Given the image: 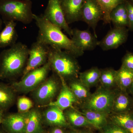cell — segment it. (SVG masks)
Listing matches in <instances>:
<instances>
[{
    "mask_svg": "<svg viewBox=\"0 0 133 133\" xmlns=\"http://www.w3.org/2000/svg\"><path fill=\"white\" fill-rule=\"evenodd\" d=\"M33 19L38 27L37 41L52 48L64 50L76 57L81 56L84 51L76 47L62 29L48 21L43 15L33 14Z\"/></svg>",
    "mask_w": 133,
    "mask_h": 133,
    "instance_id": "6da1fadb",
    "label": "cell"
},
{
    "mask_svg": "<svg viewBox=\"0 0 133 133\" xmlns=\"http://www.w3.org/2000/svg\"><path fill=\"white\" fill-rule=\"evenodd\" d=\"M29 48L17 42L0 53V79L12 82L22 76L29 56Z\"/></svg>",
    "mask_w": 133,
    "mask_h": 133,
    "instance_id": "7a4b0ae2",
    "label": "cell"
},
{
    "mask_svg": "<svg viewBox=\"0 0 133 133\" xmlns=\"http://www.w3.org/2000/svg\"><path fill=\"white\" fill-rule=\"evenodd\" d=\"M76 58L65 51L49 46L48 63L51 70L65 81L78 77L80 66Z\"/></svg>",
    "mask_w": 133,
    "mask_h": 133,
    "instance_id": "3957f363",
    "label": "cell"
},
{
    "mask_svg": "<svg viewBox=\"0 0 133 133\" xmlns=\"http://www.w3.org/2000/svg\"><path fill=\"white\" fill-rule=\"evenodd\" d=\"M32 3L26 0H0V15L3 22L13 21L24 24L33 21Z\"/></svg>",
    "mask_w": 133,
    "mask_h": 133,
    "instance_id": "277c9868",
    "label": "cell"
},
{
    "mask_svg": "<svg viewBox=\"0 0 133 133\" xmlns=\"http://www.w3.org/2000/svg\"><path fill=\"white\" fill-rule=\"evenodd\" d=\"M62 86L60 78L53 73L30 92L31 99L37 107H45L59 94Z\"/></svg>",
    "mask_w": 133,
    "mask_h": 133,
    "instance_id": "5b68a950",
    "label": "cell"
},
{
    "mask_svg": "<svg viewBox=\"0 0 133 133\" xmlns=\"http://www.w3.org/2000/svg\"><path fill=\"white\" fill-rule=\"evenodd\" d=\"M50 71L48 62L43 66L29 72L19 81H12L10 85L17 93H30L45 81Z\"/></svg>",
    "mask_w": 133,
    "mask_h": 133,
    "instance_id": "8992f818",
    "label": "cell"
},
{
    "mask_svg": "<svg viewBox=\"0 0 133 133\" xmlns=\"http://www.w3.org/2000/svg\"><path fill=\"white\" fill-rule=\"evenodd\" d=\"M116 94L107 88H100L86 100L84 108L108 114L112 110Z\"/></svg>",
    "mask_w": 133,
    "mask_h": 133,
    "instance_id": "52a82bcc",
    "label": "cell"
},
{
    "mask_svg": "<svg viewBox=\"0 0 133 133\" xmlns=\"http://www.w3.org/2000/svg\"><path fill=\"white\" fill-rule=\"evenodd\" d=\"M49 51L48 45L37 41L33 43L29 48L28 58L22 76L47 63Z\"/></svg>",
    "mask_w": 133,
    "mask_h": 133,
    "instance_id": "ba28073f",
    "label": "cell"
},
{
    "mask_svg": "<svg viewBox=\"0 0 133 133\" xmlns=\"http://www.w3.org/2000/svg\"><path fill=\"white\" fill-rule=\"evenodd\" d=\"M50 22L63 30L71 37L72 29L67 23L59 0H49V2L43 15Z\"/></svg>",
    "mask_w": 133,
    "mask_h": 133,
    "instance_id": "9c48e42d",
    "label": "cell"
},
{
    "mask_svg": "<svg viewBox=\"0 0 133 133\" xmlns=\"http://www.w3.org/2000/svg\"><path fill=\"white\" fill-rule=\"evenodd\" d=\"M29 114L25 112L6 113L1 126L6 133H26Z\"/></svg>",
    "mask_w": 133,
    "mask_h": 133,
    "instance_id": "30bf717a",
    "label": "cell"
},
{
    "mask_svg": "<svg viewBox=\"0 0 133 133\" xmlns=\"http://www.w3.org/2000/svg\"><path fill=\"white\" fill-rule=\"evenodd\" d=\"M129 31L128 28L114 27L99 41L98 46L104 51L116 49L127 41Z\"/></svg>",
    "mask_w": 133,
    "mask_h": 133,
    "instance_id": "8fae6325",
    "label": "cell"
},
{
    "mask_svg": "<svg viewBox=\"0 0 133 133\" xmlns=\"http://www.w3.org/2000/svg\"><path fill=\"white\" fill-rule=\"evenodd\" d=\"M103 18V11L97 0H86L81 12V21L92 29L97 37L95 29L98 22Z\"/></svg>",
    "mask_w": 133,
    "mask_h": 133,
    "instance_id": "7c38bea8",
    "label": "cell"
},
{
    "mask_svg": "<svg viewBox=\"0 0 133 133\" xmlns=\"http://www.w3.org/2000/svg\"><path fill=\"white\" fill-rule=\"evenodd\" d=\"M44 125L51 127H57L66 128L70 127L64 111L55 106L46 107L42 111Z\"/></svg>",
    "mask_w": 133,
    "mask_h": 133,
    "instance_id": "4fadbf2b",
    "label": "cell"
},
{
    "mask_svg": "<svg viewBox=\"0 0 133 133\" xmlns=\"http://www.w3.org/2000/svg\"><path fill=\"white\" fill-rule=\"evenodd\" d=\"M71 39L75 46L83 51L94 50L98 46L99 42L97 37L93 35L88 30L73 29Z\"/></svg>",
    "mask_w": 133,
    "mask_h": 133,
    "instance_id": "5bb4252c",
    "label": "cell"
},
{
    "mask_svg": "<svg viewBox=\"0 0 133 133\" xmlns=\"http://www.w3.org/2000/svg\"><path fill=\"white\" fill-rule=\"evenodd\" d=\"M68 24L81 21V12L86 0H59Z\"/></svg>",
    "mask_w": 133,
    "mask_h": 133,
    "instance_id": "9a60e30c",
    "label": "cell"
},
{
    "mask_svg": "<svg viewBox=\"0 0 133 133\" xmlns=\"http://www.w3.org/2000/svg\"><path fill=\"white\" fill-rule=\"evenodd\" d=\"M60 79L62 86L56 99L50 103L47 106H55L62 111H64L68 108H73V104L77 103L78 100L69 88L66 81L62 79Z\"/></svg>",
    "mask_w": 133,
    "mask_h": 133,
    "instance_id": "2e32d148",
    "label": "cell"
},
{
    "mask_svg": "<svg viewBox=\"0 0 133 133\" xmlns=\"http://www.w3.org/2000/svg\"><path fill=\"white\" fill-rule=\"evenodd\" d=\"M5 28L0 31V48L10 47L15 44L18 38L16 23L13 21L3 22Z\"/></svg>",
    "mask_w": 133,
    "mask_h": 133,
    "instance_id": "e0dca14e",
    "label": "cell"
},
{
    "mask_svg": "<svg viewBox=\"0 0 133 133\" xmlns=\"http://www.w3.org/2000/svg\"><path fill=\"white\" fill-rule=\"evenodd\" d=\"M43 125L42 110L39 107H33L29 111L26 133H43Z\"/></svg>",
    "mask_w": 133,
    "mask_h": 133,
    "instance_id": "ac0fdd59",
    "label": "cell"
},
{
    "mask_svg": "<svg viewBox=\"0 0 133 133\" xmlns=\"http://www.w3.org/2000/svg\"><path fill=\"white\" fill-rule=\"evenodd\" d=\"M17 93L10 85L0 83V109L6 112L16 101Z\"/></svg>",
    "mask_w": 133,
    "mask_h": 133,
    "instance_id": "d6986e66",
    "label": "cell"
},
{
    "mask_svg": "<svg viewBox=\"0 0 133 133\" xmlns=\"http://www.w3.org/2000/svg\"><path fill=\"white\" fill-rule=\"evenodd\" d=\"M133 107V99L127 91H121L116 94L112 108V111L115 114L129 112Z\"/></svg>",
    "mask_w": 133,
    "mask_h": 133,
    "instance_id": "ffe728a7",
    "label": "cell"
},
{
    "mask_svg": "<svg viewBox=\"0 0 133 133\" xmlns=\"http://www.w3.org/2000/svg\"><path fill=\"white\" fill-rule=\"evenodd\" d=\"M125 2L116 6L110 13V20L115 27L128 28V15Z\"/></svg>",
    "mask_w": 133,
    "mask_h": 133,
    "instance_id": "44dd1931",
    "label": "cell"
},
{
    "mask_svg": "<svg viewBox=\"0 0 133 133\" xmlns=\"http://www.w3.org/2000/svg\"><path fill=\"white\" fill-rule=\"evenodd\" d=\"M64 112L70 126L74 128L93 127L85 117L74 107L65 109Z\"/></svg>",
    "mask_w": 133,
    "mask_h": 133,
    "instance_id": "7402d4cb",
    "label": "cell"
},
{
    "mask_svg": "<svg viewBox=\"0 0 133 133\" xmlns=\"http://www.w3.org/2000/svg\"><path fill=\"white\" fill-rule=\"evenodd\" d=\"M80 113L85 117L93 127L100 130L108 124L107 114L84 109Z\"/></svg>",
    "mask_w": 133,
    "mask_h": 133,
    "instance_id": "603a6c76",
    "label": "cell"
},
{
    "mask_svg": "<svg viewBox=\"0 0 133 133\" xmlns=\"http://www.w3.org/2000/svg\"><path fill=\"white\" fill-rule=\"evenodd\" d=\"M133 83V71L122 66L116 71V84L121 91H127Z\"/></svg>",
    "mask_w": 133,
    "mask_h": 133,
    "instance_id": "cb8c5ba5",
    "label": "cell"
},
{
    "mask_svg": "<svg viewBox=\"0 0 133 133\" xmlns=\"http://www.w3.org/2000/svg\"><path fill=\"white\" fill-rule=\"evenodd\" d=\"M112 122L129 133H133V113L115 114L111 118Z\"/></svg>",
    "mask_w": 133,
    "mask_h": 133,
    "instance_id": "d4e9b609",
    "label": "cell"
},
{
    "mask_svg": "<svg viewBox=\"0 0 133 133\" xmlns=\"http://www.w3.org/2000/svg\"><path fill=\"white\" fill-rule=\"evenodd\" d=\"M101 71L97 67H94L79 74L81 83L88 88L94 85L100 80Z\"/></svg>",
    "mask_w": 133,
    "mask_h": 133,
    "instance_id": "484cf974",
    "label": "cell"
},
{
    "mask_svg": "<svg viewBox=\"0 0 133 133\" xmlns=\"http://www.w3.org/2000/svg\"><path fill=\"white\" fill-rule=\"evenodd\" d=\"M69 81V88L78 101L86 100L89 98L90 95L89 88L81 83L79 79L76 78Z\"/></svg>",
    "mask_w": 133,
    "mask_h": 133,
    "instance_id": "4316f807",
    "label": "cell"
},
{
    "mask_svg": "<svg viewBox=\"0 0 133 133\" xmlns=\"http://www.w3.org/2000/svg\"><path fill=\"white\" fill-rule=\"evenodd\" d=\"M127 0H97L102 9L103 13L102 21L105 24H110L111 23L110 14L115 8L121 3H124Z\"/></svg>",
    "mask_w": 133,
    "mask_h": 133,
    "instance_id": "83f0119b",
    "label": "cell"
},
{
    "mask_svg": "<svg viewBox=\"0 0 133 133\" xmlns=\"http://www.w3.org/2000/svg\"><path fill=\"white\" fill-rule=\"evenodd\" d=\"M99 81L106 88H109L116 84V71L113 69L101 70Z\"/></svg>",
    "mask_w": 133,
    "mask_h": 133,
    "instance_id": "f1b7e54d",
    "label": "cell"
},
{
    "mask_svg": "<svg viewBox=\"0 0 133 133\" xmlns=\"http://www.w3.org/2000/svg\"><path fill=\"white\" fill-rule=\"evenodd\" d=\"M16 104L18 112H19L29 111L34 107L35 105L31 99L23 96L17 98Z\"/></svg>",
    "mask_w": 133,
    "mask_h": 133,
    "instance_id": "f546056e",
    "label": "cell"
},
{
    "mask_svg": "<svg viewBox=\"0 0 133 133\" xmlns=\"http://www.w3.org/2000/svg\"><path fill=\"white\" fill-rule=\"evenodd\" d=\"M101 133H129L114 123H108L100 130Z\"/></svg>",
    "mask_w": 133,
    "mask_h": 133,
    "instance_id": "4dcf8cb0",
    "label": "cell"
},
{
    "mask_svg": "<svg viewBox=\"0 0 133 133\" xmlns=\"http://www.w3.org/2000/svg\"><path fill=\"white\" fill-rule=\"evenodd\" d=\"M121 66L133 71V53L127 51L122 58Z\"/></svg>",
    "mask_w": 133,
    "mask_h": 133,
    "instance_id": "1f68e13d",
    "label": "cell"
},
{
    "mask_svg": "<svg viewBox=\"0 0 133 133\" xmlns=\"http://www.w3.org/2000/svg\"><path fill=\"white\" fill-rule=\"evenodd\" d=\"M125 4L128 15V29L129 31H133V3L130 1L127 0Z\"/></svg>",
    "mask_w": 133,
    "mask_h": 133,
    "instance_id": "d6a6232c",
    "label": "cell"
},
{
    "mask_svg": "<svg viewBox=\"0 0 133 133\" xmlns=\"http://www.w3.org/2000/svg\"><path fill=\"white\" fill-rule=\"evenodd\" d=\"M64 128L59 127H51L48 133H66Z\"/></svg>",
    "mask_w": 133,
    "mask_h": 133,
    "instance_id": "836d02e7",
    "label": "cell"
},
{
    "mask_svg": "<svg viewBox=\"0 0 133 133\" xmlns=\"http://www.w3.org/2000/svg\"><path fill=\"white\" fill-rule=\"evenodd\" d=\"M6 112L0 109V125H1Z\"/></svg>",
    "mask_w": 133,
    "mask_h": 133,
    "instance_id": "e575fe53",
    "label": "cell"
},
{
    "mask_svg": "<svg viewBox=\"0 0 133 133\" xmlns=\"http://www.w3.org/2000/svg\"><path fill=\"white\" fill-rule=\"evenodd\" d=\"M70 133H91L90 132L85 131H72Z\"/></svg>",
    "mask_w": 133,
    "mask_h": 133,
    "instance_id": "d590c367",
    "label": "cell"
},
{
    "mask_svg": "<svg viewBox=\"0 0 133 133\" xmlns=\"http://www.w3.org/2000/svg\"><path fill=\"white\" fill-rule=\"evenodd\" d=\"M128 90H129L130 92L133 95V83L129 88Z\"/></svg>",
    "mask_w": 133,
    "mask_h": 133,
    "instance_id": "8d00e7d4",
    "label": "cell"
},
{
    "mask_svg": "<svg viewBox=\"0 0 133 133\" xmlns=\"http://www.w3.org/2000/svg\"><path fill=\"white\" fill-rule=\"evenodd\" d=\"M3 23V22L2 19H1V18H0V31H1V30H2Z\"/></svg>",
    "mask_w": 133,
    "mask_h": 133,
    "instance_id": "74e56055",
    "label": "cell"
},
{
    "mask_svg": "<svg viewBox=\"0 0 133 133\" xmlns=\"http://www.w3.org/2000/svg\"><path fill=\"white\" fill-rule=\"evenodd\" d=\"M0 133H6V132L3 130L2 126L0 127Z\"/></svg>",
    "mask_w": 133,
    "mask_h": 133,
    "instance_id": "f35d334b",
    "label": "cell"
},
{
    "mask_svg": "<svg viewBox=\"0 0 133 133\" xmlns=\"http://www.w3.org/2000/svg\"><path fill=\"white\" fill-rule=\"evenodd\" d=\"M130 1H131V2H132L133 3V0H130Z\"/></svg>",
    "mask_w": 133,
    "mask_h": 133,
    "instance_id": "ab89813d",
    "label": "cell"
},
{
    "mask_svg": "<svg viewBox=\"0 0 133 133\" xmlns=\"http://www.w3.org/2000/svg\"><path fill=\"white\" fill-rule=\"evenodd\" d=\"M43 133H48V132H44Z\"/></svg>",
    "mask_w": 133,
    "mask_h": 133,
    "instance_id": "60d3db41",
    "label": "cell"
},
{
    "mask_svg": "<svg viewBox=\"0 0 133 133\" xmlns=\"http://www.w3.org/2000/svg\"><path fill=\"white\" fill-rule=\"evenodd\" d=\"M26 1H31V0H26Z\"/></svg>",
    "mask_w": 133,
    "mask_h": 133,
    "instance_id": "b9f144b4",
    "label": "cell"
},
{
    "mask_svg": "<svg viewBox=\"0 0 133 133\" xmlns=\"http://www.w3.org/2000/svg\"><path fill=\"white\" fill-rule=\"evenodd\" d=\"M132 109H133V108H132Z\"/></svg>",
    "mask_w": 133,
    "mask_h": 133,
    "instance_id": "7bdbcfd3",
    "label": "cell"
}]
</instances>
